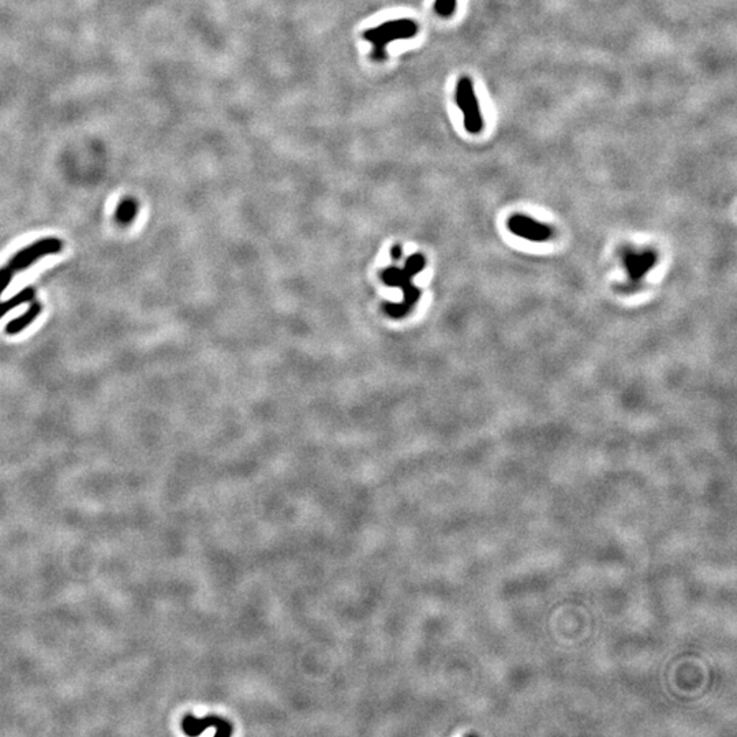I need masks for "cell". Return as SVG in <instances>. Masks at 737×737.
I'll return each instance as SVG.
<instances>
[{
    "label": "cell",
    "instance_id": "277c9868",
    "mask_svg": "<svg viewBox=\"0 0 737 737\" xmlns=\"http://www.w3.org/2000/svg\"><path fill=\"white\" fill-rule=\"evenodd\" d=\"M183 732L188 736H199L208 728H216V736H229L232 734V727L228 721L218 717H207L204 720H197L193 716H186L182 721Z\"/></svg>",
    "mask_w": 737,
    "mask_h": 737
},
{
    "label": "cell",
    "instance_id": "52a82bcc",
    "mask_svg": "<svg viewBox=\"0 0 737 737\" xmlns=\"http://www.w3.org/2000/svg\"><path fill=\"white\" fill-rule=\"evenodd\" d=\"M138 213V204L134 199H124L120 201L115 212V218L122 225H128Z\"/></svg>",
    "mask_w": 737,
    "mask_h": 737
},
{
    "label": "cell",
    "instance_id": "3957f363",
    "mask_svg": "<svg viewBox=\"0 0 737 737\" xmlns=\"http://www.w3.org/2000/svg\"><path fill=\"white\" fill-rule=\"evenodd\" d=\"M62 249H63V242L60 239L54 238V236L52 238H43V239H38V240L30 243L29 246L23 247L16 254H14L12 258L10 260V262L5 267L14 275V273H18V272H22V271L27 269L36 261L41 260L45 256L60 253Z\"/></svg>",
    "mask_w": 737,
    "mask_h": 737
},
{
    "label": "cell",
    "instance_id": "6da1fadb",
    "mask_svg": "<svg viewBox=\"0 0 737 737\" xmlns=\"http://www.w3.org/2000/svg\"><path fill=\"white\" fill-rule=\"evenodd\" d=\"M420 32V26L416 21L409 18H400L387 21L374 27L367 29L363 33V38L373 47L372 56L376 62H383L387 58V47L398 40L414 38Z\"/></svg>",
    "mask_w": 737,
    "mask_h": 737
},
{
    "label": "cell",
    "instance_id": "ba28073f",
    "mask_svg": "<svg viewBox=\"0 0 737 737\" xmlns=\"http://www.w3.org/2000/svg\"><path fill=\"white\" fill-rule=\"evenodd\" d=\"M457 0H435L434 1V11L444 18L451 16L456 11Z\"/></svg>",
    "mask_w": 737,
    "mask_h": 737
},
{
    "label": "cell",
    "instance_id": "5b68a950",
    "mask_svg": "<svg viewBox=\"0 0 737 737\" xmlns=\"http://www.w3.org/2000/svg\"><path fill=\"white\" fill-rule=\"evenodd\" d=\"M41 310H43L41 304H38V302H33V304L30 305V308H29L23 315H21V316L16 317V318H14V319H11V321L5 325V328H4L5 333H7V335H11V336H12V335H18V333H21L23 329H26L29 325H32V322H33L37 317L41 315Z\"/></svg>",
    "mask_w": 737,
    "mask_h": 737
},
{
    "label": "cell",
    "instance_id": "7a4b0ae2",
    "mask_svg": "<svg viewBox=\"0 0 737 737\" xmlns=\"http://www.w3.org/2000/svg\"><path fill=\"white\" fill-rule=\"evenodd\" d=\"M456 104L462 111L463 124L467 133L478 134L484 130V117L479 102L468 77H462L456 85Z\"/></svg>",
    "mask_w": 737,
    "mask_h": 737
},
{
    "label": "cell",
    "instance_id": "9c48e42d",
    "mask_svg": "<svg viewBox=\"0 0 737 737\" xmlns=\"http://www.w3.org/2000/svg\"><path fill=\"white\" fill-rule=\"evenodd\" d=\"M12 273L11 271L7 268V267H1L0 268V297L3 295L4 290L8 287V284L11 283V279H12Z\"/></svg>",
    "mask_w": 737,
    "mask_h": 737
},
{
    "label": "cell",
    "instance_id": "8992f818",
    "mask_svg": "<svg viewBox=\"0 0 737 737\" xmlns=\"http://www.w3.org/2000/svg\"><path fill=\"white\" fill-rule=\"evenodd\" d=\"M34 295L36 294H34L33 287H26L22 291H19L16 295L11 297L10 299L0 302V318L5 316L8 312H11L15 308H18V306H21L23 304L32 302L34 299Z\"/></svg>",
    "mask_w": 737,
    "mask_h": 737
}]
</instances>
